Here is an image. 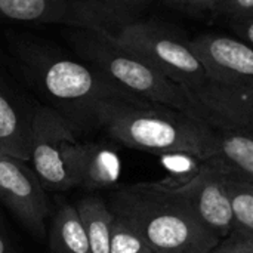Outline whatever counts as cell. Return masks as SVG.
Instances as JSON below:
<instances>
[{
    "label": "cell",
    "instance_id": "23",
    "mask_svg": "<svg viewBox=\"0 0 253 253\" xmlns=\"http://www.w3.org/2000/svg\"><path fill=\"white\" fill-rule=\"evenodd\" d=\"M233 36L243 40L249 46L253 47V16L249 18H237L228 21Z\"/></svg>",
    "mask_w": 253,
    "mask_h": 253
},
{
    "label": "cell",
    "instance_id": "14",
    "mask_svg": "<svg viewBox=\"0 0 253 253\" xmlns=\"http://www.w3.org/2000/svg\"><path fill=\"white\" fill-rule=\"evenodd\" d=\"M213 127V156L224 170L253 182V133L224 127Z\"/></svg>",
    "mask_w": 253,
    "mask_h": 253
},
{
    "label": "cell",
    "instance_id": "1",
    "mask_svg": "<svg viewBox=\"0 0 253 253\" xmlns=\"http://www.w3.org/2000/svg\"><path fill=\"white\" fill-rule=\"evenodd\" d=\"M107 205L154 253H209L222 243L175 190L159 181L120 187L108 194Z\"/></svg>",
    "mask_w": 253,
    "mask_h": 253
},
{
    "label": "cell",
    "instance_id": "5",
    "mask_svg": "<svg viewBox=\"0 0 253 253\" xmlns=\"http://www.w3.org/2000/svg\"><path fill=\"white\" fill-rule=\"evenodd\" d=\"M110 36L119 46L136 55L188 92L211 80L191 42L184 40L181 34L165 25L141 19Z\"/></svg>",
    "mask_w": 253,
    "mask_h": 253
},
{
    "label": "cell",
    "instance_id": "11",
    "mask_svg": "<svg viewBox=\"0 0 253 253\" xmlns=\"http://www.w3.org/2000/svg\"><path fill=\"white\" fill-rule=\"evenodd\" d=\"M211 126L233 127L253 133V89L208 82L190 92Z\"/></svg>",
    "mask_w": 253,
    "mask_h": 253
},
{
    "label": "cell",
    "instance_id": "20",
    "mask_svg": "<svg viewBox=\"0 0 253 253\" xmlns=\"http://www.w3.org/2000/svg\"><path fill=\"white\" fill-rule=\"evenodd\" d=\"M116 218V216H114ZM110 253H154L147 242L125 221L116 218L111 233Z\"/></svg>",
    "mask_w": 253,
    "mask_h": 253
},
{
    "label": "cell",
    "instance_id": "4",
    "mask_svg": "<svg viewBox=\"0 0 253 253\" xmlns=\"http://www.w3.org/2000/svg\"><path fill=\"white\" fill-rule=\"evenodd\" d=\"M70 42L89 65L130 95L202 119L200 107L185 87L119 46L108 33L76 28Z\"/></svg>",
    "mask_w": 253,
    "mask_h": 253
},
{
    "label": "cell",
    "instance_id": "18",
    "mask_svg": "<svg viewBox=\"0 0 253 253\" xmlns=\"http://www.w3.org/2000/svg\"><path fill=\"white\" fill-rule=\"evenodd\" d=\"M224 176L234 215L233 234L253 239V182L227 170H224Z\"/></svg>",
    "mask_w": 253,
    "mask_h": 253
},
{
    "label": "cell",
    "instance_id": "12",
    "mask_svg": "<svg viewBox=\"0 0 253 253\" xmlns=\"http://www.w3.org/2000/svg\"><path fill=\"white\" fill-rule=\"evenodd\" d=\"M0 21L67 24L74 28L95 30V22L80 0H0Z\"/></svg>",
    "mask_w": 253,
    "mask_h": 253
},
{
    "label": "cell",
    "instance_id": "9",
    "mask_svg": "<svg viewBox=\"0 0 253 253\" xmlns=\"http://www.w3.org/2000/svg\"><path fill=\"white\" fill-rule=\"evenodd\" d=\"M211 82L253 89V47L236 36L205 33L191 40Z\"/></svg>",
    "mask_w": 253,
    "mask_h": 253
},
{
    "label": "cell",
    "instance_id": "19",
    "mask_svg": "<svg viewBox=\"0 0 253 253\" xmlns=\"http://www.w3.org/2000/svg\"><path fill=\"white\" fill-rule=\"evenodd\" d=\"M159 162L162 168L165 169L166 175L162 181H159L162 185L168 188H181L191 182L203 169L205 159L184 151H170L159 154Z\"/></svg>",
    "mask_w": 253,
    "mask_h": 253
},
{
    "label": "cell",
    "instance_id": "21",
    "mask_svg": "<svg viewBox=\"0 0 253 253\" xmlns=\"http://www.w3.org/2000/svg\"><path fill=\"white\" fill-rule=\"evenodd\" d=\"M160 1L190 12H218V13L224 3V0H160Z\"/></svg>",
    "mask_w": 253,
    "mask_h": 253
},
{
    "label": "cell",
    "instance_id": "24",
    "mask_svg": "<svg viewBox=\"0 0 253 253\" xmlns=\"http://www.w3.org/2000/svg\"><path fill=\"white\" fill-rule=\"evenodd\" d=\"M209 253H242L239 237H236V236L228 237L227 240H224L221 245H218L213 251H211Z\"/></svg>",
    "mask_w": 253,
    "mask_h": 253
},
{
    "label": "cell",
    "instance_id": "13",
    "mask_svg": "<svg viewBox=\"0 0 253 253\" xmlns=\"http://www.w3.org/2000/svg\"><path fill=\"white\" fill-rule=\"evenodd\" d=\"M31 119L0 77V153L30 162Z\"/></svg>",
    "mask_w": 253,
    "mask_h": 253
},
{
    "label": "cell",
    "instance_id": "15",
    "mask_svg": "<svg viewBox=\"0 0 253 253\" xmlns=\"http://www.w3.org/2000/svg\"><path fill=\"white\" fill-rule=\"evenodd\" d=\"M154 0H80L95 22L93 31L116 34L122 28L141 21L142 13Z\"/></svg>",
    "mask_w": 253,
    "mask_h": 253
},
{
    "label": "cell",
    "instance_id": "26",
    "mask_svg": "<svg viewBox=\"0 0 253 253\" xmlns=\"http://www.w3.org/2000/svg\"><path fill=\"white\" fill-rule=\"evenodd\" d=\"M234 236V234H233ZM239 237V236H236ZM240 242V248H242V253H253V239H245V237H239Z\"/></svg>",
    "mask_w": 253,
    "mask_h": 253
},
{
    "label": "cell",
    "instance_id": "3",
    "mask_svg": "<svg viewBox=\"0 0 253 253\" xmlns=\"http://www.w3.org/2000/svg\"><path fill=\"white\" fill-rule=\"evenodd\" d=\"M30 67L55 110L71 125L76 135L99 129V111L105 104L142 101L89 64L40 53L30 58Z\"/></svg>",
    "mask_w": 253,
    "mask_h": 253
},
{
    "label": "cell",
    "instance_id": "10",
    "mask_svg": "<svg viewBox=\"0 0 253 253\" xmlns=\"http://www.w3.org/2000/svg\"><path fill=\"white\" fill-rule=\"evenodd\" d=\"M71 188L89 191L113 188L122 175V162L116 150L99 142H68L62 151Z\"/></svg>",
    "mask_w": 253,
    "mask_h": 253
},
{
    "label": "cell",
    "instance_id": "25",
    "mask_svg": "<svg viewBox=\"0 0 253 253\" xmlns=\"http://www.w3.org/2000/svg\"><path fill=\"white\" fill-rule=\"evenodd\" d=\"M0 253H16L7 233H6V227L0 218Z\"/></svg>",
    "mask_w": 253,
    "mask_h": 253
},
{
    "label": "cell",
    "instance_id": "6",
    "mask_svg": "<svg viewBox=\"0 0 253 253\" xmlns=\"http://www.w3.org/2000/svg\"><path fill=\"white\" fill-rule=\"evenodd\" d=\"M0 202L37 240L47 237L50 205L46 188L27 162L0 153Z\"/></svg>",
    "mask_w": 253,
    "mask_h": 253
},
{
    "label": "cell",
    "instance_id": "7",
    "mask_svg": "<svg viewBox=\"0 0 253 253\" xmlns=\"http://www.w3.org/2000/svg\"><path fill=\"white\" fill-rule=\"evenodd\" d=\"M73 141H77L74 129L55 108L37 107L33 111L30 162L46 190L65 191L71 188L62 151Z\"/></svg>",
    "mask_w": 253,
    "mask_h": 253
},
{
    "label": "cell",
    "instance_id": "8",
    "mask_svg": "<svg viewBox=\"0 0 253 253\" xmlns=\"http://www.w3.org/2000/svg\"><path fill=\"white\" fill-rule=\"evenodd\" d=\"M173 190V188H172ZM190 206L193 213L221 242L234 233V215L221 166L208 159L202 172L187 185L175 190Z\"/></svg>",
    "mask_w": 253,
    "mask_h": 253
},
{
    "label": "cell",
    "instance_id": "2",
    "mask_svg": "<svg viewBox=\"0 0 253 253\" xmlns=\"http://www.w3.org/2000/svg\"><path fill=\"white\" fill-rule=\"evenodd\" d=\"M99 129L113 141L151 154L184 151L205 160L213 156V127L170 107L138 101L108 102L99 111Z\"/></svg>",
    "mask_w": 253,
    "mask_h": 253
},
{
    "label": "cell",
    "instance_id": "16",
    "mask_svg": "<svg viewBox=\"0 0 253 253\" xmlns=\"http://www.w3.org/2000/svg\"><path fill=\"white\" fill-rule=\"evenodd\" d=\"M50 253H92L76 205H58L47 230Z\"/></svg>",
    "mask_w": 253,
    "mask_h": 253
},
{
    "label": "cell",
    "instance_id": "17",
    "mask_svg": "<svg viewBox=\"0 0 253 253\" xmlns=\"http://www.w3.org/2000/svg\"><path fill=\"white\" fill-rule=\"evenodd\" d=\"M92 253H110L114 213L99 196H86L76 205Z\"/></svg>",
    "mask_w": 253,
    "mask_h": 253
},
{
    "label": "cell",
    "instance_id": "22",
    "mask_svg": "<svg viewBox=\"0 0 253 253\" xmlns=\"http://www.w3.org/2000/svg\"><path fill=\"white\" fill-rule=\"evenodd\" d=\"M219 13L228 21L253 16V0H224Z\"/></svg>",
    "mask_w": 253,
    "mask_h": 253
}]
</instances>
